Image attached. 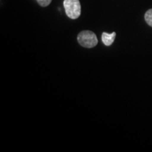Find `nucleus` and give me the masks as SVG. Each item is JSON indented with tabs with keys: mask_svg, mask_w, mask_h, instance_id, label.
Wrapping results in <instances>:
<instances>
[{
	"mask_svg": "<svg viewBox=\"0 0 152 152\" xmlns=\"http://www.w3.org/2000/svg\"><path fill=\"white\" fill-rule=\"evenodd\" d=\"M115 36H116V33L115 32L112 33L111 34H109L107 33H102V42L106 46H111L113 44V42L115 40Z\"/></svg>",
	"mask_w": 152,
	"mask_h": 152,
	"instance_id": "7ed1b4c3",
	"label": "nucleus"
},
{
	"mask_svg": "<svg viewBox=\"0 0 152 152\" xmlns=\"http://www.w3.org/2000/svg\"><path fill=\"white\" fill-rule=\"evenodd\" d=\"M77 41L82 47L92 48L98 43L96 35L90 30H83L77 35Z\"/></svg>",
	"mask_w": 152,
	"mask_h": 152,
	"instance_id": "f257e3e1",
	"label": "nucleus"
},
{
	"mask_svg": "<svg viewBox=\"0 0 152 152\" xmlns=\"http://www.w3.org/2000/svg\"><path fill=\"white\" fill-rule=\"evenodd\" d=\"M66 14L71 19H77L81 14V5L79 0H64Z\"/></svg>",
	"mask_w": 152,
	"mask_h": 152,
	"instance_id": "f03ea898",
	"label": "nucleus"
},
{
	"mask_svg": "<svg viewBox=\"0 0 152 152\" xmlns=\"http://www.w3.org/2000/svg\"><path fill=\"white\" fill-rule=\"evenodd\" d=\"M38 4L42 7H46L50 4L52 0H37Z\"/></svg>",
	"mask_w": 152,
	"mask_h": 152,
	"instance_id": "39448f33",
	"label": "nucleus"
},
{
	"mask_svg": "<svg viewBox=\"0 0 152 152\" xmlns=\"http://www.w3.org/2000/svg\"><path fill=\"white\" fill-rule=\"evenodd\" d=\"M144 19H145L147 23L152 27V9H149L146 12L145 15H144Z\"/></svg>",
	"mask_w": 152,
	"mask_h": 152,
	"instance_id": "20e7f679",
	"label": "nucleus"
}]
</instances>
